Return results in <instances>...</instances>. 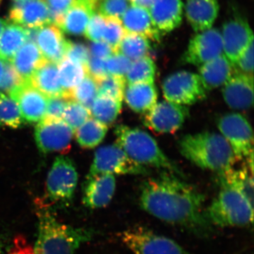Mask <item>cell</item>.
I'll return each mask as SVG.
<instances>
[{
  "mask_svg": "<svg viewBox=\"0 0 254 254\" xmlns=\"http://www.w3.org/2000/svg\"><path fill=\"white\" fill-rule=\"evenodd\" d=\"M205 195L173 173H165L145 180L141 187L139 204L152 216L207 236L213 225L204 208Z\"/></svg>",
  "mask_w": 254,
  "mask_h": 254,
  "instance_id": "1",
  "label": "cell"
},
{
  "mask_svg": "<svg viewBox=\"0 0 254 254\" xmlns=\"http://www.w3.org/2000/svg\"><path fill=\"white\" fill-rule=\"evenodd\" d=\"M37 216L38 237L34 254H74L94 236L91 229L74 227L60 222L47 205H38Z\"/></svg>",
  "mask_w": 254,
  "mask_h": 254,
  "instance_id": "2",
  "label": "cell"
},
{
  "mask_svg": "<svg viewBox=\"0 0 254 254\" xmlns=\"http://www.w3.org/2000/svg\"><path fill=\"white\" fill-rule=\"evenodd\" d=\"M180 154L203 170L223 173L237 162L231 147L221 134L203 131L187 134L178 142Z\"/></svg>",
  "mask_w": 254,
  "mask_h": 254,
  "instance_id": "3",
  "label": "cell"
},
{
  "mask_svg": "<svg viewBox=\"0 0 254 254\" xmlns=\"http://www.w3.org/2000/svg\"><path fill=\"white\" fill-rule=\"evenodd\" d=\"M115 133L116 144L135 163L143 167L164 169L181 176L180 169L165 155L149 133L125 125H118Z\"/></svg>",
  "mask_w": 254,
  "mask_h": 254,
  "instance_id": "4",
  "label": "cell"
},
{
  "mask_svg": "<svg viewBox=\"0 0 254 254\" xmlns=\"http://www.w3.org/2000/svg\"><path fill=\"white\" fill-rule=\"evenodd\" d=\"M205 212L210 224L217 227H245L253 223L254 205L245 195L228 187L221 186Z\"/></svg>",
  "mask_w": 254,
  "mask_h": 254,
  "instance_id": "5",
  "label": "cell"
},
{
  "mask_svg": "<svg viewBox=\"0 0 254 254\" xmlns=\"http://www.w3.org/2000/svg\"><path fill=\"white\" fill-rule=\"evenodd\" d=\"M122 242L134 254H193L172 239L148 227L133 226L119 234Z\"/></svg>",
  "mask_w": 254,
  "mask_h": 254,
  "instance_id": "6",
  "label": "cell"
},
{
  "mask_svg": "<svg viewBox=\"0 0 254 254\" xmlns=\"http://www.w3.org/2000/svg\"><path fill=\"white\" fill-rule=\"evenodd\" d=\"M78 173L72 161L58 157L48 173L46 190L52 202L67 206L71 203L77 186Z\"/></svg>",
  "mask_w": 254,
  "mask_h": 254,
  "instance_id": "7",
  "label": "cell"
},
{
  "mask_svg": "<svg viewBox=\"0 0 254 254\" xmlns=\"http://www.w3.org/2000/svg\"><path fill=\"white\" fill-rule=\"evenodd\" d=\"M143 175L148 174L145 167L131 160L118 145H105L97 150L87 177L105 175Z\"/></svg>",
  "mask_w": 254,
  "mask_h": 254,
  "instance_id": "8",
  "label": "cell"
},
{
  "mask_svg": "<svg viewBox=\"0 0 254 254\" xmlns=\"http://www.w3.org/2000/svg\"><path fill=\"white\" fill-rule=\"evenodd\" d=\"M164 97L168 101L182 105H192L206 98L201 80L196 73L180 71L170 75L164 80Z\"/></svg>",
  "mask_w": 254,
  "mask_h": 254,
  "instance_id": "9",
  "label": "cell"
},
{
  "mask_svg": "<svg viewBox=\"0 0 254 254\" xmlns=\"http://www.w3.org/2000/svg\"><path fill=\"white\" fill-rule=\"evenodd\" d=\"M218 127L231 147L237 161L247 159L253 153V130L245 116L239 113L227 114L219 119Z\"/></svg>",
  "mask_w": 254,
  "mask_h": 254,
  "instance_id": "10",
  "label": "cell"
},
{
  "mask_svg": "<svg viewBox=\"0 0 254 254\" xmlns=\"http://www.w3.org/2000/svg\"><path fill=\"white\" fill-rule=\"evenodd\" d=\"M73 136L72 128L62 119L43 118L35 131L37 146L43 153H66L71 148Z\"/></svg>",
  "mask_w": 254,
  "mask_h": 254,
  "instance_id": "11",
  "label": "cell"
},
{
  "mask_svg": "<svg viewBox=\"0 0 254 254\" xmlns=\"http://www.w3.org/2000/svg\"><path fill=\"white\" fill-rule=\"evenodd\" d=\"M189 115L187 107L165 100L157 103L145 114L143 123L157 133H173L183 126Z\"/></svg>",
  "mask_w": 254,
  "mask_h": 254,
  "instance_id": "12",
  "label": "cell"
},
{
  "mask_svg": "<svg viewBox=\"0 0 254 254\" xmlns=\"http://www.w3.org/2000/svg\"><path fill=\"white\" fill-rule=\"evenodd\" d=\"M223 53L221 32L217 28L197 33L182 55V63L200 66Z\"/></svg>",
  "mask_w": 254,
  "mask_h": 254,
  "instance_id": "13",
  "label": "cell"
},
{
  "mask_svg": "<svg viewBox=\"0 0 254 254\" xmlns=\"http://www.w3.org/2000/svg\"><path fill=\"white\" fill-rule=\"evenodd\" d=\"M221 36L223 54L235 67L241 55L254 41L252 28L243 18H232L223 25Z\"/></svg>",
  "mask_w": 254,
  "mask_h": 254,
  "instance_id": "14",
  "label": "cell"
},
{
  "mask_svg": "<svg viewBox=\"0 0 254 254\" xmlns=\"http://www.w3.org/2000/svg\"><path fill=\"white\" fill-rule=\"evenodd\" d=\"M9 95L17 103L24 121L37 123L44 118L48 98L35 88L29 80H24Z\"/></svg>",
  "mask_w": 254,
  "mask_h": 254,
  "instance_id": "15",
  "label": "cell"
},
{
  "mask_svg": "<svg viewBox=\"0 0 254 254\" xmlns=\"http://www.w3.org/2000/svg\"><path fill=\"white\" fill-rule=\"evenodd\" d=\"M222 96L234 110H249L254 104V76L236 71L222 86Z\"/></svg>",
  "mask_w": 254,
  "mask_h": 254,
  "instance_id": "16",
  "label": "cell"
},
{
  "mask_svg": "<svg viewBox=\"0 0 254 254\" xmlns=\"http://www.w3.org/2000/svg\"><path fill=\"white\" fill-rule=\"evenodd\" d=\"M11 22L25 28H40L51 24L46 0H27L15 2L10 9Z\"/></svg>",
  "mask_w": 254,
  "mask_h": 254,
  "instance_id": "17",
  "label": "cell"
},
{
  "mask_svg": "<svg viewBox=\"0 0 254 254\" xmlns=\"http://www.w3.org/2000/svg\"><path fill=\"white\" fill-rule=\"evenodd\" d=\"M116 189L115 175L105 174L87 177L83 190V203L90 209L105 208L113 199Z\"/></svg>",
  "mask_w": 254,
  "mask_h": 254,
  "instance_id": "18",
  "label": "cell"
},
{
  "mask_svg": "<svg viewBox=\"0 0 254 254\" xmlns=\"http://www.w3.org/2000/svg\"><path fill=\"white\" fill-rule=\"evenodd\" d=\"M182 0H155L148 11L160 33H170L180 26L183 18Z\"/></svg>",
  "mask_w": 254,
  "mask_h": 254,
  "instance_id": "19",
  "label": "cell"
},
{
  "mask_svg": "<svg viewBox=\"0 0 254 254\" xmlns=\"http://www.w3.org/2000/svg\"><path fill=\"white\" fill-rule=\"evenodd\" d=\"M219 9L218 0H186L185 5L187 21L196 33L213 27Z\"/></svg>",
  "mask_w": 254,
  "mask_h": 254,
  "instance_id": "20",
  "label": "cell"
},
{
  "mask_svg": "<svg viewBox=\"0 0 254 254\" xmlns=\"http://www.w3.org/2000/svg\"><path fill=\"white\" fill-rule=\"evenodd\" d=\"M67 43L63 31L54 24L46 25L38 31L36 45L47 61L59 64L65 57Z\"/></svg>",
  "mask_w": 254,
  "mask_h": 254,
  "instance_id": "21",
  "label": "cell"
},
{
  "mask_svg": "<svg viewBox=\"0 0 254 254\" xmlns=\"http://www.w3.org/2000/svg\"><path fill=\"white\" fill-rule=\"evenodd\" d=\"M124 29L128 33H136L151 41H158L160 34L146 8L131 4L121 18Z\"/></svg>",
  "mask_w": 254,
  "mask_h": 254,
  "instance_id": "22",
  "label": "cell"
},
{
  "mask_svg": "<svg viewBox=\"0 0 254 254\" xmlns=\"http://www.w3.org/2000/svg\"><path fill=\"white\" fill-rule=\"evenodd\" d=\"M236 71L234 65L222 53L199 66V77L207 91L222 86Z\"/></svg>",
  "mask_w": 254,
  "mask_h": 254,
  "instance_id": "23",
  "label": "cell"
},
{
  "mask_svg": "<svg viewBox=\"0 0 254 254\" xmlns=\"http://www.w3.org/2000/svg\"><path fill=\"white\" fill-rule=\"evenodd\" d=\"M124 98L133 112L145 114L156 104L158 91L154 82L131 83L126 86Z\"/></svg>",
  "mask_w": 254,
  "mask_h": 254,
  "instance_id": "24",
  "label": "cell"
},
{
  "mask_svg": "<svg viewBox=\"0 0 254 254\" xmlns=\"http://www.w3.org/2000/svg\"><path fill=\"white\" fill-rule=\"evenodd\" d=\"M28 80L48 98L64 95L60 83L58 64L46 60Z\"/></svg>",
  "mask_w": 254,
  "mask_h": 254,
  "instance_id": "25",
  "label": "cell"
},
{
  "mask_svg": "<svg viewBox=\"0 0 254 254\" xmlns=\"http://www.w3.org/2000/svg\"><path fill=\"white\" fill-rule=\"evenodd\" d=\"M95 5L86 1L76 0L58 26L68 34H84L92 15L95 13Z\"/></svg>",
  "mask_w": 254,
  "mask_h": 254,
  "instance_id": "26",
  "label": "cell"
},
{
  "mask_svg": "<svg viewBox=\"0 0 254 254\" xmlns=\"http://www.w3.org/2000/svg\"><path fill=\"white\" fill-rule=\"evenodd\" d=\"M218 175L221 186L237 190L254 205V171L247 164L242 168H232Z\"/></svg>",
  "mask_w": 254,
  "mask_h": 254,
  "instance_id": "27",
  "label": "cell"
},
{
  "mask_svg": "<svg viewBox=\"0 0 254 254\" xmlns=\"http://www.w3.org/2000/svg\"><path fill=\"white\" fill-rule=\"evenodd\" d=\"M36 43L26 42L18 50L11 63L23 80H28L46 61Z\"/></svg>",
  "mask_w": 254,
  "mask_h": 254,
  "instance_id": "28",
  "label": "cell"
},
{
  "mask_svg": "<svg viewBox=\"0 0 254 254\" xmlns=\"http://www.w3.org/2000/svg\"><path fill=\"white\" fill-rule=\"evenodd\" d=\"M26 41V28L14 23H8L0 35V60L4 63L11 62Z\"/></svg>",
  "mask_w": 254,
  "mask_h": 254,
  "instance_id": "29",
  "label": "cell"
},
{
  "mask_svg": "<svg viewBox=\"0 0 254 254\" xmlns=\"http://www.w3.org/2000/svg\"><path fill=\"white\" fill-rule=\"evenodd\" d=\"M58 68L60 83L64 92V95L70 99L69 94L71 91L88 74L87 67L77 62L64 58L58 64Z\"/></svg>",
  "mask_w": 254,
  "mask_h": 254,
  "instance_id": "30",
  "label": "cell"
},
{
  "mask_svg": "<svg viewBox=\"0 0 254 254\" xmlns=\"http://www.w3.org/2000/svg\"><path fill=\"white\" fill-rule=\"evenodd\" d=\"M108 130L106 125L91 118L75 130L76 140L83 148H95L104 139Z\"/></svg>",
  "mask_w": 254,
  "mask_h": 254,
  "instance_id": "31",
  "label": "cell"
},
{
  "mask_svg": "<svg viewBox=\"0 0 254 254\" xmlns=\"http://www.w3.org/2000/svg\"><path fill=\"white\" fill-rule=\"evenodd\" d=\"M122 103L110 97L98 95L90 111L95 120L108 127L115 123L120 115Z\"/></svg>",
  "mask_w": 254,
  "mask_h": 254,
  "instance_id": "32",
  "label": "cell"
},
{
  "mask_svg": "<svg viewBox=\"0 0 254 254\" xmlns=\"http://www.w3.org/2000/svg\"><path fill=\"white\" fill-rule=\"evenodd\" d=\"M150 48L149 40L136 33L125 31L119 45L118 53L133 62L148 56Z\"/></svg>",
  "mask_w": 254,
  "mask_h": 254,
  "instance_id": "33",
  "label": "cell"
},
{
  "mask_svg": "<svg viewBox=\"0 0 254 254\" xmlns=\"http://www.w3.org/2000/svg\"><path fill=\"white\" fill-rule=\"evenodd\" d=\"M156 65L150 57L131 62L125 79L127 84L138 83H153L156 74Z\"/></svg>",
  "mask_w": 254,
  "mask_h": 254,
  "instance_id": "34",
  "label": "cell"
},
{
  "mask_svg": "<svg viewBox=\"0 0 254 254\" xmlns=\"http://www.w3.org/2000/svg\"><path fill=\"white\" fill-rule=\"evenodd\" d=\"M18 105L11 97L0 95V127L17 128L24 124Z\"/></svg>",
  "mask_w": 254,
  "mask_h": 254,
  "instance_id": "35",
  "label": "cell"
},
{
  "mask_svg": "<svg viewBox=\"0 0 254 254\" xmlns=\"http://www.w3.org/2000/svg\"><path fill=\"white\" fill-rule=\"evenodd\" d=\"M98 96L97 82L89 75L87 74L83 81L75 87L70 93V99L75 100L78 103L91 110L92 105Z\"/></svg>",
  "mask_w": 254,
  "mask_h": 254,
  "instance_id": "36",
  "label": "cell"
},
{
  "mask_svg": "<svg viewBox=\"0 0 254 254\" xmlns=\"http://www.w3.org/2000/svg\"><path fill=\"white\" fill-rule=\"evenodd\" d=\"M126 79L108 74L97 81L98 95L110 97L123 102L126 88Z\"/></svg>",
  "mask_w": 254,
  "mask_h": 254,
  "instance_id": "37",
  "label": "cell"
},
{
  "mask_svg": "<svg viewBox=\"0 0 254 254\" xmlns=\"http://www.w3.org/2000/svg\"><path fill=\"white\" fill-rule=\"evenodd\" d=\"M91 118L90 110L75 100H69L64 110L62 120L74 131Z\"/></svg>",
  "mask_w": 254,
  "mask_h": 254,
  "instance_id": "38",
  "label": "cell"
},
{
  "mask_svg": "<svg viewBox=\"0 0 254 254\" xmlns=\"http://www.w3.org/2000/svg\"><path fill=\"white\" fill-rule=\"evenodd\" d=\"M106 18L104 35L103 41L108 43L118 53L119 45L123 39L125 31L124 29L121 20L113 18Z\"/></svg>",
  "mask_w": 254,
  "mask_h": 254,
  "instance_id": "39",
  "label": "cell"
},
{
  "mask_svg": "<svg viewBox=\"0 0 254 254\" xmlns=\"http://www.w3.org/2000/svg\"><path fill=\"white\" fill-rule=\"evenodd\" d=\"M24 80L15 69L11 62L4 63V72L0 81V93L9 94L19 86Z\"/></svg>",
  "mask_w": 254,
  "mask_h": 254,
  "instance_id": "40",
  "label": "cell"
},
{
  "mask_svg": "<svg viewBox=\"0 0 254 254\" xmlns=\"http://www.w3.org/2000/svg\"><path fill=\"white\" fill-rule=\"evenodd\" d=\"M99 14L107 18L121 20L129 6L128 0H100Z\"/></svg>",
  "mask_w": 254,
  "mask_h": 254,
  "instance_id": "41",
  "label": "cell"
},
{
  "mask_svg": "<svg viewBox=\"0 0 254 254\" xmlns=\"http://www.w3.org/2000/svg\"><path fill=\"white\" fill-rule=\"evenodd\" d=\"M131 63V60L118 53L105 60V66L108 74L125 78Z\"/></svg>",
  "mask_w": 254,
  "mask_h": 254,
  "instance_id": "42",
  "label": "cell"
},
{
  "mask_svg": "<svg viewBox=\"0 0 254 254\" xmlns=\"http://www.w3.org/2000/svg\"><path fill=\"white\" fill-rule=\"evenodd\" d=\"M76 0H46L50 11L51 24L59 26L64 16Z\"/></svg>",
  "mask_w": 254,
  "mask_h": 254,
  "instance_id": "43",
  "label": "cell"
},
{
  "mask_svg": "<svg viewBox=\"0 0 254 254\" xmlns=\"http://www.w3.org/2000/svg\"><path fill=\"white\" fill-rule=\"evenodd\" d=\"M106 18L99 13H94L90 18L84 34L93 42L103 41Z\"/></svg>",
  "mask_w": 254,
  "mask_h": 254,
  "instance_id": "44",
  "label": "cell"
},
{
  "mask_svg": "<svg viewBox=\"0 0 254 254\" xmlns=\"http://www.w3.org/2000/svg\"><path fill=\"white\" fill-rule=\"evenodd\" d=\"M90 56L89 50L84 45L68 41L64 58L77 62L87 67Z\"/></svg>",
  "mask_w": 254,
  "mask_h": 254,
  "instance_id": "45",
  "label": "cell"
},
{
  "mask_svg": "<svg viewBox=\"0 0 254 254\" xmlns=\"http://www.w3.org/2000/svg\"><path fill=\"white\" fill-rule=\"evenodd\" d=\"M64 95L48 98V105L44 118L60 120L68 100Z\"/></svg>",
  "mask_w": 254,
  "mask_h": 254,
  "instance_id": "46",
  "label": "cell"
},
{
  "mask_svg": "<svg viewBox=\"0 0 254 254\" xmlns=\"http://www.w3.org/2000/svg\"><path fill=\"white\" fill-rule=\"evenodd\" d=\"M237 71L245 74L253 75L254 72V41H252L237 60L235 68Z\"/></svg>",
  "mask_w": 254,
  "mask_h": 254,
  "instance_id": "47",
  "label": "cell"
},
{
  "mask_svg": "<svg viewBox=\"0 0 254 254\" xmlns=\"http://www.w3.org/2000/svg\"><path fill=\"white\" fill-rule=\"evenodd\" d=\"M87 71H88V74L96 82L108 76V73L105 66V60L90 56L88 64H87Z\"/></svg>",
  "mask_w": 254,
  "mask_h": 254,
  "instance_id": "48",
  "label": "cell"
},
{
  "mask_svg": "<svg viewBox=\"0 0 254 254\" xmlns=\"http://www.w3.org/2000/svg\"><path fill=\"white\" fill-rule=\"evenodd\" d=\"M89 52L91 56L103 60L108 59L116 53L110 45L103 41L93 42L90 47Z\"/></svg>",
  "mask_w": 254,
  "mask_h": 254,
  "instance_id": "49",
  "label": "cell"
},
{
  "mask_svg": "<svg viewBox=\"0 0 254 254\" xmlns=\"http://www.w3.org/2000/svg\"><path fill=\"white\" fill-rule=\"evenodd\" d=\"M154 1L155 0H132L131 4L138 5L148 9Z\"/></svg>",
  "mask_w": 254,
  "mask_h": 254,
  "instance_id": "50",
  "label": "cell"
},
{
  "mask_svg": "<svg viewBox=\"0 0 254 254\" xmlns=\"http://www.w3.org/2000/svg\"><path fill=\"white\" fill-rule=\"evenodd\" d=\"M7 24L8 23L6 22V21H5V20L0 18V35L1 34L3 30L4 29L5 26H6Z\"/></svg>",
  "mask_w": 254,
  "mask_h": 254,
  "instance_id": "51",
  "label": "cell"
},
{
  "mask_svg": "<svg viewBox=\"0 0 254 254\" xmlns=\"http://www.w3.org/2000/svg\"><path fill=\"white\" fill-rule=\"evenodd\" d=\"M3 72H4V62L0 60V81L2 77Z\"/></svg>",
  "mask_w": 254,
  "mask_h": 254,
  "instance_id": "52",
  "label": "cell"
},
{
  "mask_svg": "<svg viewBox=\"0 0 254 254\" xmlns=\"http://www.w3.org/2000/svg\"><path fill=\"white\" fill-rule=\"evenodd\" d=\"M81 1H86V2L91 3V4L95 5L97 4L98 1L100 0H81Z\"/></svg>",
  "mask_w": 254,
  "mask_h": 254,
  "instance_id": "53",
  "label": "cell"
},
{
  "mask_svg": "<svg viewBox=\"0 0 254 254\" xmlns=\"http://www.w3.org/2000/svg\"><path fill=\"white\" fill-rule=\"evenodd\" d=\"M15 2H20V1H27V0H14Z\"/></svg>",
  "mask_w": 254,
  "mask_h": 254,
  "instance_id": "54",
  "label": "cell"
},
{
  "mask_svg": "<svg viewBox=\"0 0 254 254\" xmlns=\"http://www.w3.org/2000/svg\"><path fill=\"white\" fill-rule=\"evenodd\" d=\"M128 1H130V2H131V1H132V0H128Z\"/></svg>",
  "mask_w": 254,
  "mask_h": 254,
  "instance_id": "55",
  "label": "cell"
},
{
  "mask_svg": "<svg viewBox=\"0 0 254 254\" xmlns=\"http://www.w3.org/2000/svg\"><path fill=\"white\" fill-rule=\"evenodd\" d=\"M1 0H0V2H1Z\"/></svg>",
  "mask_w": 254,
  "mask_h": 254,
  "instance_id": "56",
  "label": "cell"
},
{
  "mask_svg": "<svg viewBox=\"0 0 254 254\" xmlns=\"http://www.w3.org/2000/svg\"><path fill=\"white\" fill-rule=\"evenodd\" d=\"M1 93H0V95H1Z\"/></svg>",
  "mask_w": 254,
  "mask_h": 254,
  "instance_id": "57",
  "label": "cell"
}]
</instances>
